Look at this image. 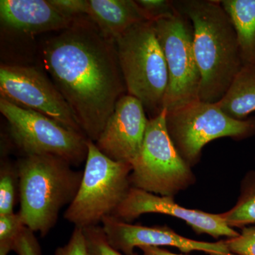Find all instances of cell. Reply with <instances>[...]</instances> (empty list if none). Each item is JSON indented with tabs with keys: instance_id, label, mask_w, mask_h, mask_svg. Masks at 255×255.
<instances>
[{
	"instance_id": "6da1fadb",
	"label": "cell",
	"mask_w": 255,
	"mask_h": 255,
	"mask_svg": "<svg viewBox=\"0 0 255 255\" xmlns=\"http://www.w3.org/2000/svg\"><path fill=\"white\" fill-rule=\"evenodd\" d=\"M41 57L84 135L95 142L127 94L115 42L84 16L46 40Z\"/></svg>"
},
{
	"instance_id": "7a4b0ae2",
	"label": "cell",
	"mask_w": 255,
	"mask_h": 255,
	"mask_svg": "<svg viewBox=\"0 0 255 255\" xmlns=\"http://www.w3.org/2000/svg\"><path fill=\"white\" fill-rule=\"evenodd\" d=\"M194 30V50L201 74L199 100H221L243 66L237 35L220 1H174Z\"/></svg>"
},
{
	"instance_id": "3957f363",
	"label": "cell",
	"mask_w": 255,
	"mask_h": 255,
	"mask_svg": "<svg viewBox=\"0 0 255 255\" xmlns=\"http://www.w3.org/2000/svg\"><path fill=\"white\" fill-rule=\"evenodd\" d=\"M20 210L25 226L45 237L54 227L60 211L73 202L83 171L52 155L22 156L16 162Z\"/></svg>"
},
{
	"instance_id": "277c9868",
	"label": "cell",
	"mask_w": 255,
	"mask_h": 255,
	"mask_svg": "<svg viewBox=\"0 0 255 255\" xmlns=\"http://www.w3.org/2000/svg\"><path fill=\"white\" fill-rule=\"evenodd\" d=\"M115 45L127 94L141 102L150 119L157 117L164 110L169 77L152 21L132 26Z\"/></svg>"
},
{
	"instance_id": "5b68a950",
	"label": "cell",
	"mask_w": 255,
	"mask_h": 255,
	"mask_svg": "<svg viewBox=\"0 0 255 255\" xmlns=\"http://www.w3.org/2000/svg\"><path fill=\"white\" fill-rule=\"evenodd\" d=\"M131 171V164L109 158L89 140L81 184L64 219L77 228L100 226L113 214L132 187Z\"/></svg>"
},
{
	"instance_id": "8992f818",
	"label": "cell",
	"mask_w": 255,
	"mask_h": 255,
	"mask_svg": "<svg viewBox=\"0 0 255 255\" xmlns=\"http://www.w3.org/2000/svg\"><path fill=\"white\" fill-rule=\"evenodd\" d=\"M165 110L149 119L143 142L132 163V187L174 197L196 182V177L174 146L166 125Z\"/></svg>"
},
{
	"instance_id": "52a82bcc",
	"label": "cell",
	"mask_w": 255,
	"mask_h": 255,
	"mask_svg": "<svg viewBox=\"0 0 255 255\" xmlns=\"http://www.w3.org/2000/svg\"><path fill=\"white\" fill-rule=\"evenodd\" d=\"M166 125L179 155L191 168L210 142L226 137L243 140L255 135V117L233 119L216 104L200 100L167 112Z\"/></svg>"
},
{
	"instance_id": "ba28073f",
	"label": "cell",
	"mask_w": 255,
	"mask_h": 255,
	"mask_svg": "<svg viewBox=\"0 0 255 255\" xmlns=\"http://www.w3.org/2000/svg\"><path fill=\"white\" fill-rule=\"evenodd\" d=\"M0 112L7 122L11 142L23 156L52 155L72 166L86 161L88 138L43 114L0 98Z\"/></svg>"
},
{
	"instance_id": "9c48e42d",
	"label": "cell",
	"mask_w": 255,
	"mask_h": 255,
	"mask_svg": "<svg viewBox=\"0 0 255 255\" xmlns=\"http://www.w3.org/2000/svg\"><path fill=\"white\" fill-rule=\"evenodd\" d=\"M152 23L168 70L163 108L173 112L199 101L201 74L194 53L192 23L178 10L175 14L157 18Z\"/></svg>"
},
{
	"instance_id": "30bf717a",
	"label": "cell",
	"mask_w": 255,
	"mask_h": 255,
	"mask_svg": "<svg viewBox=\"0 0 255 255\" xmlns=\"http://www.w3.org/2000/svg\"><path fill=\"white\" fill-rule=\"evenodd\" d=\"M0 96L18 107L43 114L84 135L54 82L34 67L1 64Z\"/></svg>"
},
{
	"instance_id": "8fae6325",
	"label": "cell",
	"mask_w": 255,
	"mask_h": 255,
	"mask_svg": "<svg viewBox=\"0 0 255 255\" xmlns=\"http://www.w3.org/2000/svg\"><path fill=\"white\" fill-rule=\"evenodd\" d=\"M167 215L184 221L197 234H207L211 237H237L240 233L228 226L221 214H211L200 210L187 209L178 204L174 197L156 195L131 187L124 200L112 216L130 223L143 214Z\"/></svg>"
},
{
	"instance_id": "7c38bea8",
	"label": "cell",
	"mask_w": 255,
	"mask_h": 255,
	"mask_svg": "<svg viewBox=\"0 0 255 255\" xmlns=\"http://www.w3.org/2000/svg\"><path fill=\"white\" fill-rule=\"evenodd\" d=\"M102 227L110 246L127 255L134 254L135 248L144 246L173 247L184 253L200 251L209 255H236L225 241L209 243L189 239L167 226L132 225L110 216L103 219Z\"/></svg>"
},
{
	"instance_id": "4fadbf2b",
	"label": "cell",
	"mask_w": 255,
	"mask_h": 255,
	"mask_svg": "<svg viewBox=\"0 0 255 255\" xmlns=\"http://www.w3.org/2000/svg\"><path fill=\"white\" fill-rule=\"evenodd\" d=\"M148 121L141 102L128 94L124 95L95 145L109 158L132 165L141 149Z\"/></svg>"
},
{
	"instance_id": "5bb4252c",
	"label": "cell",
	"mask_w": 255,
	"mask_h": 255,
	"mask_svg": "<svg viewBox=\"0 0 255 255\" xmlns=\"http://www.w3.org/2000/svg\"><path fill=\"white\" fill-rule=\"evenodd\" d=\"M0 20L1 27L6 29L36 35L63 31L75 19L60 13L49 0H1Z\"/></svg>"
},
{
	"instance_id": "9a60e30c",
	"label": "cell",
	"mask_w": 255,
	"mask_h": 255,
	"mask_svg": "<svg viewBox=\"0 0 255 255\" xmlns=\"http://www.w3.org/2000/svg\"><path fill=\"white\" fill-rule=\"evenodd\" d=\"M87 16L114 42L137 23L150 21L133 0H87Z\"/></svg>"
},
{
	"instance_id": "2e32d148",
	"label": "cell",
	"mask_w": 255,
	"mask_h": 255,
	"mask_svg": "<svg viewBox=\"0 0 255 255\" xmlns=\"http://www.w3.org/2000/svg\"><path fill=\"white\" fill-rule=\"evenodd\" d=\"M216 105L229 117L238 120L248 119L255 112V64L243 65Z\"/></svg>"
},
{
	"instance_id": "e0dca14e",
	"label": "cell",
	"mask_w": 255,
	"mask_h": 255,
	"mask_svg": "<svg viewBox=\"0 0 255 255\" xmlns=\"http://www.w3.org/2000/svg\"><path fill=\"white\" fill-rule=\"evenodd\" d=\"M237 35L243 65L255 64V0H222Z\"/></svg>"
},
{
	"instance_id": "ac0fdd59",
	"label": "cell",
	"mask_w": 255,
	"mask_h": 255,
	"mask_svg": "<svg viewBox=\"0 0 255 255\" xmlns=\"http://www.w3.org/2000/svg\"><path fill=\"white\" fill-rule=\"evenodd\" d=\"M221 217L232 228H243L255 225V170L246 174L241 182V194L236 205Z\"/></svg>"
},
{
	"instance_id": "d6986e66",
	"label": "cell",
	"mask_w": 255,
	"mask_h": 255,
	"mask_svg": "<svg viewBox=\"0 0 255 255\" xmlns=\"http://www.w3.org/2000/svg\"><path fill=\"white\" fill-rule=\"evenodd\" d=\"M18 192L19 178L17 164L1 160L0 167V215L14 213Z\"/></svg>"
},
{
	"instance_id": "ffe728a7",
	"label": "cell",
	"mask_w": 255,
	"mask_h": 255,
	"mask_svg": "<svg viewBox=\"0 0 255 255\" xmlns=\"http://www.w3.org/2000/svg\"><path fill=\"white\" fill-rule=\"evenodd\" d=\"M26 227L20 214L0 215V255L12 251L15 241Z\"/></svg>"
},
{
	"instance_id": "44dd1931",
	"label": "cell",
	"mask_w": 255,
	"mask_h": 255,
	"mask_svg": "<svg viewBox=\"0 0 255 255\" xmlns=\"http://www.w3.org/2000/svg\"><path fill=\"white\" fill-rule=\"evenodd\" d=\"M82 229L86 239L88 255H127L110 246L102 226H91ZM132 255H140L135 253Z\"/></svg>"
},
{
	"instance_id": "7402d4cb",
	"label": "cell",
	"mask_w": 255,
	"mask_h": 255,
	"mask_svg": "<svg viewBox=\"0 0 255 255\" xmlns=\"http://www.w3.org/2000/svg\"><path fill=\"white\" fill-rule=\"evenodd\" d=\"M229 251L236 255H255V226L242 228L236 238L225 240Z\"/></svg>"
},
{
	"instance_id": "603a6c76",
	"label": "cell",
	"mask_w": 255,
	"mask_h": 255,
	"mask_svg": "<svg viewBox=\"0 0 255 255\" xmlns=\"http://www.w3.org/2000/svg\"><path fill=\"white\" fill-rule=\"evenodd\" d=\"M136 2L150 21L164 16H172L177 12L173 1L136 0Z\"/></svg>"
},
{
	"instance_id": "cb8c5ba5",
	"label": "cell",
	"mask_w": 255,
	"mask_h": 255,
	"mask_svg": "<svg viewBox=\"0 0 255 255\" xmlns=\"http://www.w3.org/2000/svg\"><path fill=\"white\" fill-rule=\"evenodd\" d=\"M35 233L25 227L15 241L12 251L17 255H42L41 246Z\"/></svg>"
},
{
	"instance_id": "d4e9b609",
	"label": "cell",
	"mask_w": 255,
	"mask_h": 255,
	"mask_svg": "<svg viewBox=\"0 0 255 255\" xmlns=\"http://www.w3.org/2000/svg\"><path fill=\"white\" fill-rule=\"evenodd\" d=\"M54 255H88L83 229L75 227L68 243L57 248Z\"/></svg>"
},
{
	"instance_id": "484cf974",
	"label": "cell",
	"mask_w": 255,
	"mask_h": 255,
	"mask_svg": "<svg viewBox=\"0 0 255 255\" xmlns=\"http://www.w3.org/2000/svg\"><path fill=\"white\" fill-rule=\"evenodd\" d=\"M50 4L69 18L87 16V0H49Z\"/></svg>"
},
{
	"instance_id": "4316f807",
	"label": "cell",
	"mask_w": 255,
	"mask_h": 255,
	"mask_svg": "<svg viewBox=\"0 0 255 255\" xmlns=\"http://www.w3.org/2000/svg\"><path fill=\"white\" fill-rule=\"evenodd\" d=\"M139 249L142 252L143 255H186L176 254L159 247L144 246L140 247Z\"/></svg>"
}]
</instances>
